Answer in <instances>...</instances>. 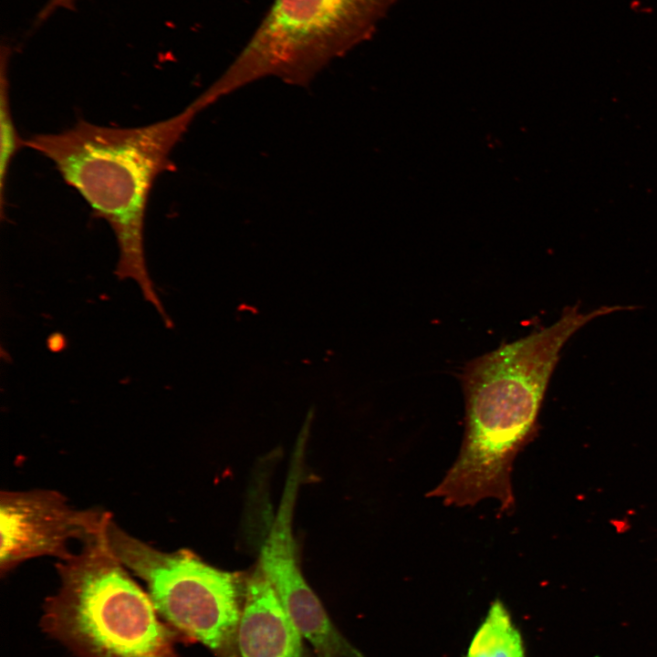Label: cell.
<instances>
[{"label": "cell", "mask_w": 657, "mask_h": 657, "mask_svg": "<svg viewBox=\"0 0 657 657\" xmlns=\"http://www.w3.org/2000/svg\"><path fill=\"white\" fill-rule=\"evenodd\" d=\"M623 309L566 308L550 326L468 362L461 375L464 441L455 462L427 496L461 507L494 498L503 512H512L513 462L537 433L540 408L562 348L591 320Z\"/></svg>", "instance_id": "obj_1"}, {"label": "cell", "mask_w": 657, "mask_h": 657, "mask_svg": "<svg viewBox=\"0 0 657 657\" xmlns=\"http://www.w3.org/2000/svg\"><path fill=\"white\" fill-rule=\"evenodd\" d=\"M208 106L201 96L178 114L135 128L78 121L58 133L36 134L25 146L52 161L67 184L111 227L119 248L115 274L131 279L162 320L169 315L150 277L144 251L149 193L157 176L174 169L171 151L195 116Z\"/></svg>", "instance_id": "obj_2"}, {"label": "cell", "mask_w": 657, "mask_h": 657, "mask_svg": "<svg viewBox=\"0 0 657 657\" xmlns=\"http://www.w3.org/2000/svg\"><path fill=\"white\" fill-rule=\"evenodd\" d=\"M57 590L46 598L40 628L75 657H180L177 633L130 576L104 534L57 560Z\"/></svg>", "instance_id": "obj_3"}, {"label": "cell", "mask_w": 657, "mask_h": 657, "mask_svg": "<svg viewBox=\"0 0 657 657\" xmlns=\"http://www.w3.org/2000/svg\"><path fill=\"white\" fill-rule=\"evenodd\" d=\"M399 0H274L224 73L204 91L213 102L273 77L305 87L332 61L370 39Z\"/></svg>", "instance_id": "obj_4"}, {"label": "cell", "mask_w": 657, "mask_h": 657, "mask_svg": "<svg viewBox=\"0 0 657 657\" xmlns=\"http://www.w3.org/2000/svg\"><path fill=\"white\" fill-rule=\"evenodd\" d=\"M105 539L126 568L146 584L159 615L181 640L203 644L214 657H240L237 635L247 576L216 568L189 549H156L112 517Z\"/></svg>", "instance_id": "obj_5"}, {"label": "cell", "mask_w": 657, "mask_h": 657, "mask_svg": "<svg viewBox=\"0 0 657 657\" xmlns=\"http://www.w3.org/2000/svg\"><path fill=\"white\" fill-rule=\"evenodd\" d=\"M111 514L98 508L73 507L51 489L0 494V573L5 577L28 559L68 558L72 540L89 542L102 536Z\"/></svg>", "instance_id": "obj_6"}, {"label": "cell", "mask_w": 657, "mask_h": 657, "mask_svg": "<svg viewBox=\"0 0 657 657\" xmlns=\"http://www.w3.org/2000/svg\"><path fill=\"white\" fill-rule=\"evenodd\" d=\"M300 458L293 462L277 515L263 543L258 566L289 619L316 657H362L332 623L305 579L295 552L292 515L299 484Z\"/></svg>", "instance_id": "obj_7"}, {"label": "cell", "mask_w": 657, "mask_h": 657, "mask_svg": "<svg viewBox=\"0 0 657 657\" xmlns=\"http://www.w3.org/2000/svg\"><path fill=\"white\" fill-rule=\"evenodd\" d=\"M303 639L257 565L246 577L237 635L239 656L307 657Z\"/></svg>", "instance_id": "obj_8"}, {"label": "cell", "mask_w": 657, "mask_h": 657, "mask_svg": "<svg viewBox=\"0 0 657 657\" xmlns=\"http://www.w3.org/2000/svg\"><path fill=\"white\" fill-rule=\"evenodd\" d=\"M466 657H525L521 635L501 600H495Z\"/></svg>", "instance_id": "obj_9"}, {"label": "cell", "mask_w": 657, "mask_h": 657, "mask_svg": "<svg viewBox=\"0 0 657 657\" xmlns=\"http://www.w3.org/2000/svg\"><path fill=\"white\" fill-rule=\"evenodd\" d=\"M0 84V198L1 214L4 213L5 185L10 163L17 151L25 146V140L18 135L13 120L7 78L8 50L2 49Z\"/></svg>", "instance_id": "obj_10"}, {"label": "cell", "mask_w": 657, "mask_h": 657, "mask_svg": "<svg viewBox=\"0 0 657 657\" xmlns=\"http://www.w3.org/2000/svg\"><path fill=\"white\" fill-rule=\"evenodd\" d=\"M76 0H49L47 5L41 9L37 16L36 22L40 23L46 20L51 16L56 10L61 8H72Z\"/></svg>", "instance_id": "obj_11"}]
</instances>
